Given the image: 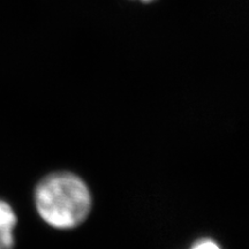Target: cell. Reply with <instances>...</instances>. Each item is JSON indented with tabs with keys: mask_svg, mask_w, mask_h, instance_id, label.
Listing matches in <instances>:
<instances>
[{
	"mask_svg": "<svg viewBox=\"0 0 249 249\" xmlns=\"http://www.w3.org/2000/svg\"><path fill=\"white\" fill-rule=\"evenodd\" d=\"M39 216L55 229H73L86 220L91 210V195L82 179L70 172L45 177L35 194Z\"/></svg>",
	"mask_w": 249,
	"mask_h": 249,
	"instance_id": "1",
	"label": "cell"
},
{
	"mask_svg": "<svg viewBox=\"0 0 249 249\" xmlns=\"http://www.w3.org/2000/svg\"><path fill=\"white\" fill-rule=\"evenodd\" d=\"M17 216L8 203L0 201V249H13Z\"/></svg>",
	"mask_w": 249,
	"mask_h": 249,
	"instance_id": "2",
	"label": "cell"
},
{
	"mask_svg": "<svg viewBox=\"0 0 249 249\" xmlns=\"http://www.w3.org/2000/svg\"><path fill=\"white\" fill-rule=\"evenodd\" d=\"M192 249H220V247L213 240H201L196 242Z\"/></svg>",
	"mask_w": 249,
	"mask_h": 249,
	"instance_id": "3",
	"label": "cell"
},
{
	"mask_svg": "<svg viewBox=\"0 0 249 249\" xmlns=\"http://www.w3.org/2000/svg\"><path fill=\"white\" fill-rule=\"evenodd\" d=\"M141 1H143V2H150V1H152V0H141Z\"/></svg>",
	"mask_w": 249,
	"mask_h": 249,
	"instance_id": "4",
	"label": "cell"
}]
</instances>
